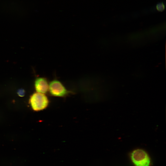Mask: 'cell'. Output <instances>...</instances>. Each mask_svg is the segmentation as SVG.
<instances>
[{"mask_svg": "<svg viewBox=\"0 0 166 166\" xmlns=\"http://www.w3.org/2000/svg\"><path fill=\"white\" fill-rule=\"evenodd\" d=\"M48 91L50 96L65 97L72 92L68 90L59 81L54 79L49 83Z\"/></svg>", "mask_w": 166, "mask_h": 166, "instance_id": "1", "label": "cell"}, {"mask_svg": "<svg viewBox=\"0 0 166 166\" xmlns=\"http://www.w3.org/2000/svg\"><path fill=\"white\" fill-rule=\"evenodd\" d=\"M30 102L32 109L34 111L43 110L48 106L49 100L44 94L35 93L31 97Z\"/></svg>", "mask_w": 166, "mask_h": 166, "instance_id": "2", "label": "cell"}, {"mask_svg": "<svg viewBox=\"0 0 166 166\" xmlns=\"http://www.w3.org/2000/svg\"><path fill=\"white\" fill-rule=\"evenodd\" d=\"M132 162L135 166H150V158L144 150L137 149L133 150L131 154Z\"/></svg>", "mask_w": 166, "mask_h": 166, "instance_id": "3", "label": "cell"}, {"mask_svg": "<svg viewBox=\"0 0 166 166\" xmlns=\"http://www.w3.org/2000/svg\"><path fill=\"white\" fill-rule=\"evenodd\" d=\"M49 85L47 79L44 77L38 78L35 81V89L38 93L44 94L46 93L48 91Z\"/></svg>", "mask_w": 166, "mask_h": 166, "instance_id": "4", "label": "cell"}, {"mask_svg": "<svg viewBox=\"0 0 166 166\" xmlns=\"http://www.w3.org/2000/svg\"><path fill=\"white\" fill-rule=\"evenodd\" d=\"M156 9L159 11H162L164 10V6L163 3H160L156 6Z\"/></svg>", "mask_w": 166, "mask_h": 166, "instance_id": "5", "label": "cell"}, {"mask_svg": "<svg viewBox=\"0 0 166 166\" xmlns=\"http://www.w3.org/2000/svg\"><path fill=\"white\" fill-rule=\"evenodd\" d=\"M25 92L23 89H20L18 91V95L20 97H23L25 95Z\"/></svg>", "mask_w": 166, "mask_h": 166, "instance_id": "6", "label": "cell"}]
</instances>
